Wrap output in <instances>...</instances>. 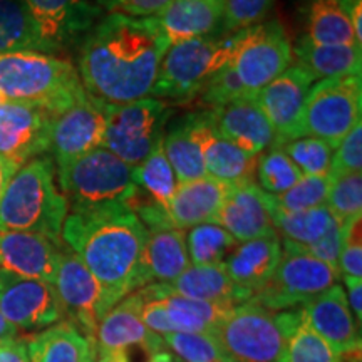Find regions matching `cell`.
<instances>
[{
  "label": "cell",
  "instance_id": "obj_43",
  "mask_svg": "<svg viewBox=\"0 0 362 362\" xmlns=\"http://www.w3.org/2000/svg\"><path fill=\"white\" fill-rule=\"evenodd\" d=\"M163 341L185 362H228L218 341L210 334L170 332Z\"/></svg>",
  "mask_w": 362,
  "mask_h": 362
},
{
  "label": "cell",
  "instance_id": "obj_45",
  "mask_svg": "<svg viewBox=\"0 0 362 362\" xmlns=\"http://www.w3.org/2000/svg\"><path fill=\"white\" fill-rule=\"evenodd\" d=\"M275 0H223L225 33H237L264 21Z\"/></svg>",
  "mask_w": 362,
  "mask_h": 362
},
{
  "label": "cell",
  "instance_id": "obj_11",
  "mask_svg": "<svg viewBox=\"0 0 362 362\" xmlns=\"http://www.w3.org/2000/svg\"><path fill=\"white\" fill-rule=\"evenodd\" d=\"M52 285L61 302L62 314L67 317L66 320L94 341L99 322L112 307L94 275L69 248H64L61 253Z\"/></svg>",
  "mask_w": 362,
  "mask_h": 362
},
{
  "label": "cell",
  "instance_id": "obj_1",
  "mask_svg": "<svg viewBox=\"0 0 362 362\" xmlns=\"http://www.w3.org/2000/svg\"><path fill=\"white\" fill-rule=\"evenodd\" d=\"M170 45L155 17L107 13L81 45V83L90 96L106 104L149 98Z\"/></svg>",
  "mask_w": 362,
  "mask_h": 362
},
{
  "label": "cell",
  "instance_id": "obj_17",
  "mask_svg": "<svg viewBox=\"0 0 362 362\" xmlns=\"http://www.w3.org/2000/svg\"><path fill=\"white\" fill-rule=\"evenodd\" d=\"M54 116L25 106V104L0 103V156L24 163L42 156L51 146Z\"/></svg>",
  "mask_w": 362,
  "mask_h": 362
},
{
  "label": "cell",
  "instance_id": "obj_39",
  "mask_svg": "<svg viewBox=\"0 0 362 362\" xmlns=\"http://www.w3.org/2000/svg\"><path fill=\"white\" fill-rule=\"evenodd\" d=\"M332 185V176H302L300 180L280 194L265 193L270 205L284 211H304L324 206Z\"/></svg>",
  "mask_w": 362,
  "mask_h": 362
},
{
  "label": "cell",
  "instance_id": "obj_13",
  "mask_svg": "<svg viewBox=\"0 0 362 362\" xmlns=\"http://www.w3.org/2000/svg\"><path fill=\"white\" fill-rule=\"evenodd\" d=\"M0 314L22 330L47 329L64 319L52 284L0 270Z\"/></svg>",
  "mask_w": 362,
  "mask_h": 362
},
{
  "label": "cell",
  "instance_id": "obj_9",
  "mask_svg": "<svg viewBox=\"0 0 362 362\" xmlns=\"http://www.w3.org/2000/svg\"><path fill=\"white\" fill-rule=\"evenodd\" d=\"M362 78L347 76L314 83L298 121L297 138L310 136L336 149L362 123Z\"/></svg>",
  "mask_w": 362,
  "mask_h": 362
},
{
  "label": "cell",
  "instance_id": "obj_41",
  "mask_svg": "<svg viewBox=\"0 0 362 362\" xmlns=\"http://www.w3.org/2000/svg\"><path fill=\"white\" fill-rule=\"evenodd\" d=\"M304 176L330 175V161L334 149L322 139L302 136L279 144Z\"/></svg>",
  "mask_w": 362,
  "mask_h": 362
},
{
  "label": "cell",
  "instance_id": "obj_5",
  "mask_svg": "<svg viewBox=\"0 0 362 362\" xmlns=\"http://www.w3.org/2000/svg\"><path fill=\"white\" fill-rule=\"evenodd\" d=\"M247 34L248 27L237 33L171 44L163 57L149 98L189 101L198 96L208 81L232 64Z\"/></svg>",
  "mask_w": 362,
  "mask_h": 362
},
{
  "label": "cell",
  "instance_id": "obj_14",
  "mask_svg": "<svg viewBox=\"0 0 362 362\" xmlns=\"http://www.w3.org/2000/svg\"><path fill=\"white\" fill-rule=\"evenodd\" d=\"M106 134V103L89 94L83 101L54 117L51 129L52 161L56 170L76 158L103 148Z\"/></svg>",
  "mask_w": 362,
  "mask_h": 362
},
{
  "label": "cell",
  "instance_id": "obj_10",
  "mask_svg": "<svg viewBox=\"0 0 362 362\" xmlns=\"http://www.w3.org/2000/svg\"><path fill=\"white\" fill-rule=\"evenodd\" d=\"M168 116L166 103L155 98H143L126 104H106L103 148L134 168L163 138Z\"/></svg>",
  "mask_w": 362,
  "mask_h": 362
},
{
  "label": "cell",
  "instance_id": "obj_26",
  "mask_svg": "<svg viewBox=\"0 0 362 362\" xmlns=\"http://www.w3.org/2000/svg\"><path fill=\"white\" fill-rule=\"evenodd\" d=\"M155 21L170 44L214 35L223 22V0H170Z\"/></svg>",
  "mask_w": 362,
  "mask_h": 362
},
{
  "label": "cell",
  "instance_id": "obj_31",
  "mask_svg": "<svg viewBox=\"0 0 362 362\" xmlns=\"http://www.w3.org/2000/svg\"><path fill=\"white\" fill-rule=\"evenodd\" d=\"M296 59L298 67L317 79H337L361 76L362 47L352 45H319L305 37L297 44Z\"/></svg>",
  "mask_w": 362,
  "mask_h": 362
},
{
  "label": "cell",
  "instance_id": "obj_15",
  "mask_svg": "<svg viewBox=\"0 0 362 362\" xmlns=\"http://www.w3.org/2000/svg\"><path fill=\"white\" fill-rule=\"evenodd\" d=\"M188 124L198 143L206 175L226 185L255 183L257 156L243 151L216 128L210 111L188 115Z\"/></svg>",
  "mask_w": 362,
  "mask_h": 362
},
{
  "label": "cell",
  "instance_id": "obj_56",
  "mask_svg": "<svg viewBox=\"0 0 362 362\" xmlns=\"http://www.w3.org/2000/svg\"><path fill=\"white\" fill-rule=\"evenodd\" d=\"M148 362H181V361L176 359V357L173 354H170V352L158 351L153 356H149Z\"/></svg>",
  "mask_w": 362,
  "mask_h": 362
},
{
  "label": "cell",
  "instance_id": "obj_23",
  "mask_svg": "<svg viewBox=\"0 0 362 362\" xmlns=\"http://www.w3.org/2000/svg\"><path fill=\"white\" fill-rule=\"evenodd\" d=\"M216 128L243 151L259 156L275 143V133L255 96H243L211 110Z\"/></svg>",
  "mask_w": 362,
  "mask_h": 362
},
{
  "label": "cell",
  "instance_id": "obj_55",
  "mask_svg": "<svg viewBox=\"0 0 362 362\" xmlns=\"http://www.w3.org/2000/svg\"><path fill=\"white\" fill-rule=\"evenodd\" d=\"M96 362H129L128 352H107L96 357Z\"/></svg>",
  "mask_w": 362,
  "mask_h": 362
},
{
  "label": "cell",
  "instance_id": "obj_37",
  "mask_svg": "<svg viewBox=\"0 0 362 362\" xmlns=\"http://www.w3.org/2000/svg\"><path fill=\"white\" fill-rule=\"evenodd\" d=\"M238 240L215 223H203L189 228L187 250L189 264L197 267L221 265L238 247Z\"/></svg>",
  "mask_w": 362,
  "mask_h": 362
},
{
  "label": "cell",
  "instance_id": "obj_16",
  "mask_svg": "<svg viewBox=\"0 0 362 362\" xmlns=\"http://www.w3.org/2000/svg\"><path fill=\"white\" fill-rule=\"evenodd\" d=\"M49 52L88 34L101 17V8L90 0H21Z\"/></svg>",
  "mask_w": 362,
  "mask_h": 362
},
{
  "label": "cell",
  "instance_id": "obj_7",
  "mask_svg": "<svg viewBox=\"0 0 362 362\" xmlns=\"http://www.w3.org/2000/svg\"><path fill=\"white\" fill-rule=\"evenodd\" d=\"M56 173L71 208L129 203L138 192L131 180V166L106 148L76 158Z\"/></svg>",
  "mask_w": 362,
  "mask_h": 362
},
{
  "label": "cell",
  "instance_id": "obj_12",
  "mask_svg": "<svg viewBox=\"0 0 362 362\" xmlns=\"http://www.w3.org/2000/svg\"><path fill=\"white\" fill-rule=\"evenodd\" d=\"M293 49L277 21L248 27V34L232 66L248 94L255 96L262 88L292 66Z\"/></svg>",
  "mask_w": 362,
  "mask_h": 362
},
{
  "label": "cell",
  "instance_id": "obj_30",
  "mask_svg": "<svg viewBox=\"0 0 362 362\" xmlns=\"http://www.w3.org/2000/svg\"><path fill=\"white\" fill-rule=\"evenodd\" d=\"M148 288L161 300L173 332H198L214 336L226 312L232 309L180 296L171 291L168 284H149Z\"/></svg>",
  "mask_w": 362,
  "mask_h": 362
},
{
  "label": "cell",
  "instance_id": "obj_48",
  "mask_svg": "<svg viewBox=\"0 0 362 362\" xmlns=\"http://www.w3.org/2000/svg\"><path fill=\"white\" fill-rule=\"evenodd\" d=\"M344 243V228L339 223H334L329 228V232L320 237L317 242L310 243V245H300L302 250L309 253V255L315 257V259L325 262L330 267L339 270V257H341ZM341 274V272H339Z\"/></svg>",
  "mask_w": 362,
  "mask_h": 362
},
{
  "label": "cell",
  "instance_id": "obj_6",
  "mask_svg": "<svg viewBox=\"0 0 362 362\" xmlns=\"http://www.w3.org/2000/svg\"><path fill=\"white\" fill-rule=\"evenodd\" d=\"M300 319V309L274 312L248 300L226 312L214 336L228 362H282Z\"/></svg>",
  "mask_w": 362,
  "mask_h": 362
},
{
  "label": "cell",
  "instance_id": "obj_18",
  "mask_svg": "<svg viewBox=\"0 0 362 362\" xmlns=\"http://www.w3.org/2000/svg\"><path fill=\"white\" fill-rule=\"evenodd\" d=\"M315 79L298 66H291L265 88L255 94L275 133V143L280 144L297 138L298 121L309 90Z\"/></svg>",
  "mask_w": 362,
  "mask_h": 362
},
{
  "label": "cell",
  "instance_id": "obj_8",
  "mask_svg": "<svg viewBox=\"0 0 362 362\" xmlns=\"http://www.w3.org/2000/svg\"><path fill=\"white\" fill-rule=\"evenodd\" d=\"M282 259L250 302L274 312L300 309L341 279L337 269L302 250L298 243L280 240Z\"/></svg>",
  "mask_w": 362,
  "mask_h": 362
},
{
  "label": "cell",
  "instance_id": "obj_20",
  "mask_svg": "<svg viewBox=\"0 0 362 362\" xmlns=\"http://www.w3.org/2000/svg\"><path fill=\"white\" fill-rule=\"evenodd\" d=\"M143 298L136 291L119 300L112 309L103 317L98 325L94 346L96 357L107 352H128L133 347L146 351L153 356L158 351H163L165 341L161 336L151 332L143 324L141 310Z\"/></svg>",
  "mask_w": 362,
  "mask_h": 362
},
{
  "label": "cell",
  "instance_id": "obj_32",
  "mask_svg": "<svg viewBox=\"0 0 362 362\" xmlns=\"http://www.w3.org/2000/svg\"><path fill=\"white\" fill-rule=\"evenodd\" d=\"M305 35L307 40L319 45L357 44L346 12L337 0H305ZM361 45V44H357ZM362 47V45H361Z\"/></svg>",
  "mask_w": 362,
  "mask_h": 362
},
{
  "label": "cell",
  "instance_id": "obj_47",
  "mask_svg": "<svg viewBox=\"0 0 362 362\" xmlns=\"http://www.w3.org/2000/svg\"><path fill=\"white\" fill-rule=\"evenodd\" d=\"M344 243L339 257V272L347 277L362 279V235L361 218L344 225Z\"/></svg>",
  "mask_w": 362,
  "mask_h": 362
},
{
  "label": "cell",
  "instance_id": "obj_36",
  "mask_svg": "<svg viewBox=\"0 0 362 362\" xmlns=\"http://www.w3.org/2000/svg\"><path fill=\"white\" fill-rule=\"evenodd\" d=\"M163 149L178 183H187V181L206 176L200 146L194 141L188 117H185L173 129L163 134Z\"/></svg>",
  "mask_w": 362,
  "mask_h": 362
},
{
  "label": "cell",
  "instance_id": "obj_28",
  "mask_svg": "<svg viewBox=\"0 0 362 362\" xmlns=\"http://www.w3.org/2000/svg\"><path fill=\"white\" fill-rule=\"evenodd\" d=\"M30 362H94L96 346L69 320H59L27 339Z\"/></svg>",
  "mask_w": 362,
  "mask_h": 362
},
{
  "label": "cell",
  "instance_id": "obj_53",
  "mask_svg": "<svg viewBox=\"0 0 362 362\" xmlns=\"http://www.w3.org/2000/svg\"><path fill=\"white\" fill-rule=\"evenodd\" d=\"M21 168L19 163L8 160L6 156H0V202H2L4 193H6L7 185L11 183L12 176Z\"/></svg>",
  "mask_w": 362,
  "mask_h": 362
},
{
  "label": "cell",
  "instance_id": "obj_44",
  "mask_svg": "<svg viewBox=\"0 0 362 362\" xmlns=\"http://www.w3.org/2000/svg\"><path fill=\"white\" fill-rule=\"evenodd\" d=\"M243 96H252V94H248L247 89L243 88V84L240 83L237 72H235L232 64L221 69L218 74H215L205 84V88L200 90V94H198L200 103L210 107L208 111L225 106V104Z\"/></svg>",
  "mask_w": 362,
  "mask_h": 362
},
{
  "label": "cell",
  "instance_id": "obj_21",
  "mask_svg": "<svg viewBox=\"0 0 362 362\" xmlns=\"http://www.w3.org/2000/svg\"><path fill=\"white\" fill-rule=\"evenodd\" d=\"M64 248L30 232H0V270L54 284Z\"/></svg>",
  "mask_w": 362,
  "mask_h": 362
},
{
  "label": "cell",
  "instance_id": "obj_40",
  "mask_svg": "<svg viewBox=\"0 0 362 362\" xmlns=\"http://www.w3.org/2000/svg\"><path fill=\"white\" fill-rule=\"evenodd\" d=\"M325 206L341 226L362 218V171L332 176Z\"/></svg>",
  "mask_w": 362,
  "mask_h": 362
},
{
  "label": "cell",
  "instance_id": "obj_46",
  "mask_svg": "<svg viewBox=\"0 0 362 362\" xmlns=\"http://www.w3.org/2000/svg\"><path fill=\"white\" fill-rule=\"evenodd\" d=\"M362 171V123L356 126L332 153L330 176Z\"/></svg>",
  "mask_w": 362,
  "mask_h": 362
},
{
  "label": "cell",
  "instance_id": "obj_54",
  "mask_svg": "<svg viewBox=\"0 0 362 362\" xmlns=\"http://www.w3.org/2000/svg\"><path fill=\"white\" fill-rule=\"evenodd\" d=\"M19 334V329L16 327V325H12L8 320L0 314V344L7 342V341H12V339L19 337L17 336Z\"/></svg>",
  "mask_w": 362,
  "mask_h": 362
},
{
  "label": "cell",
  "instance_id": "obj_42",
  "mask_svg": "<svg viewBox=\"0 0 362 362\" xmlns=\"http://www.w3.org/2000/svg\"><path fill=\"white\" fill-rule=\"evenodd\" d=\"M282 362H341V357L300 319L288 337Z\"/></svg>",
  "mask_w": 362,
  "mask_h": 362
},
{
  "label": "cell",
  "instance_id": "obj_29",
  "mask_svg": "<svg viewBox=\"0 0 362 362\" xmlns=\"http://www.w3.org/2000/svg\"><path fill=\"white\" fill-rule=\"evenodd\" d=\"M168 285L171 291L180 296L221 307L245 304L252 298L232 282L223 264L210 267L189 265L178 279Z\"/></svg>",
  "mask_w": 362,
  "mask_h": 362
},
{
  "label": "cell",
  "instance_id": "obj_4",
  "mask_svg": "<svg viewBox=\"0 0 362 362\" xmlns=\"http://www.w3.org/2000/svg\"><path fill=\"white\" fill-rule=\"evenodd\" d=\"M52 158L24 163L7 185L0 202V232H30L62 245V225L69 202L57 187Z\"/></svg>",
  "mask_w": 362,
  "mask_h": 362
},
{
  "label": "cell",
  "instance_id": "obj_24",
  "mask_svg": "<svg viewBox=\"0 0 362 362\" xmlns=\"http://www.w3.org/2000/svg\"><path fill=\"white\" fill-rule=\"evenodd\" d=\"M189 265L187 233L183 230L163 228L148 232L139 260L138 287L143 288L149 284H171Z\"/></svg>",
  "mask_w": 362,
  "mask_h": 362
},
{
  "label": "cell",
  "instance_id": "obj_27",
  "mask_svg": "<svg viewBox=\"0 0 362 362\" xmlns=\"http://www.w3.org/2000/svg\"><path fill=\"white\" fill-rule=\"evenodd\" d=\"M282 259L280 237H264L238 243L225 260V270L232 282L253 297L269 282Z\"/></svg>",
  "mask_w": 362,
  "mask_h": 362
},
{
  "label": "cell",
  "instance_id": "obj_57",
  "mask_svg": "<svg viewBox=\"0 0 362 362\" xmlns=\"http://www.w3.org/2000/svg\"><path fill=\"white\" fill-rule=\"evenodd\" d=\"M341 362H361V352H356V354H349L341 357Z\"/></svg>",
  "mask_w": 362,
  "mask_h": 362
},
{
  "label": "cell",
  "instance_id": "obj_50",
  "mask_svg": "<svg viewBox=\"0 0 362 362\" xmlns=\"http://www.w3.org/2000/svg\"><path fill=\"white\" fill-rule=\"evenodd\" d=\"M344 284L347 287V304H349V309L354 315L356 324L359 325L362 324V279H356V277H347V275H342Z\"/></svg>",
  "mask_w": 362,
  "mask_h": 362
},
{
  "label": "cell",
  "instance_id": "obj_52",
  "mask_svg": "<svg viewBox=\"0 0 362 362\" xmlns=\"http://www.w3.org/2000/svg\"><path fill=\"white\" fill-rule=\"evenodd\" d=\"M337 2L354 29L357 44L362 45V0H337Z\"/></svg>",
  "mask_w": 362,
  "mask_h": 362
},
{
  "label": "cell",
  "instance_id": "obj_58",
  "mask_svg": "<svg viewBox=\"0 0 362 362\" xmlns=\"http://www.w3.org/2000/svg\"><path fill=\"white\" fill-rule=\"evenodd\" d=\"M0 103H4V99H2V96H0Z\"/></svg>",
  "mask_w": 362,
  "mask_h": 362
},
{
  "label": "cell",
  "instance_id": "obj_35",
  "mask_svg": "<svg viewBox=\"0 0 362 362\" xmlns=\"http://www.w3.org/2000/svg\"><path fill=\"white\" fill-rule=\"evenodd\" d=\"M131 180L153 202H156L163 208H168L175 189L178 187V181H176L170 161L166 160L165 149H163V138L155 144L151 153L144 158V161L131 168Z\"/></svg>",
  "mask_w": 362,
  "mask_h": 362
},
{
  "label": "cell",
  "instance_id": "obj_33",
  "mask_svg": "<svg viewBox=\"0 0 362 362\" xmlns=\"http://www.w3.org/2000/svg\"><path fill=\"white\" fill-rule=\"evenodd\" d=\"M265 202L269 206L272 225H274L279 237L291 240L298 245H310V243L317 242L329 232L330 226L336 223L325 205L304 211H284L270 205L267 197Z\"/></svg>",
  "mask_w": 362,
  "mask_h": 362
},
{
  "label": "cell",
  "instance_id": "obj_25",
  "mask_svg": "<svg viewBox=\"0 0 362 362\" xmlns=\"http://www.w3.org/2000/svg\"><path fill=\"white\" fill-rule=\"evenodd\" d=\"M230 188L232 185L208 175L187 183H178L166 208L170 225L185 232L193 226L214 223Z\"/></svg>",
  "mask_w": 362,
  "mask_h": 362
},
{
  "label": "cell",
  "instance_id": "obj_3",
  "mask_svg": "<svg viewBox=\"0 0 362 362\" xmlns=\"http://www.w3.org/2000/svg\"><path fill=\"white\" fill-rule=\"evenodd\" d=\"M0 96L56 117L89 93L69 61L52 54L22 51L0 54Z\"/></svg>",
  "mask_w": 362,
  "mask_h": 362
},
{
  "label": "cell",
  "instance_id": "obj_22",
  "mask_svg": "<svg viewBox=\"0 0 362 362\" xmlns=\"http://www.w3.org/2000/svg\"><path fill=\"white\" fill-rule=\"evenodd\" d=\"M214 223L225 228L240 243L277 235L272 225L265 193L257 183L230 188Z\"/></svg>",
  "mask_w": 362,
  "mask_h": 362
},
{
  "label": "cell",
  "instance_id": "obj_51",
  "mask_svg": "<svg viewBox=\"0 0 362 362\" xmlns=\"http://www.w3.org/2000/svg\"><path fill=\"white\" fill-rule=\"evenodd\" d=\"M0 362H30L27 339L16 337L0 344Z\"/></svg>",
  "mask_w": 362,
  "mask_h": 362
},
{
  "label": "cell",
  "instance_id": "obj_49",
  "mask_svg": "<svg viewBox=\"0 0 362 362\" xmlns=\"http://www.w3.org/2000/svg\"><path fill=\"white\" fill-rule=\"evenodd\" d=\"M98 7L107 13L129 17H153L165 8L170 0H96Z\"/></svg>",
  "mask_w": 362,
  "mask_h": 362
},
{
  "label": "cell",
  "instance_id": "obj_2",
  "mask_svg": "<svg viewBox=\"0 0 362 362\" xmlns=\"http://www.w3.org/2000/svg\"><path fill=\"white\" fill-rule=\"evenodd\" d=\"M146 226L128 203L71 208L61 240L88 267L111 307L138 291Z\"/></svg>",
  "mask_w": 362,
  "mask_h": 362
},
{
  "label": "cell",
  "instance_id": "obj_34",
  "mask_svg": "<svg viewBox=\"0 0 362 362\" xmlns=\"http://www.w3.org/2000/svg\"><path fill=\"white\" fill-rule=\"evenodd\" d=\"M34 51L51 54L21 0H0V54Z\"/></svg>",
  "mask_w": 362,
  "mask_h": 362
},
{
  "label": "cell",
  "instance_id": "obj_19",
  "mask_svg": "<svg viewBox=\"0 0 362 362\" xmlns=\"http://www.w3.org/2000/svg\"><path fill=\"white\" fill-rule=\"evenodd\" d=\"M300 310L304 322L329 344L337 357L361 352V327L341 285H332Z\"/></svg>",
  "mask_w": 362,
  "mask_h": 362
},
{
  "label": "cell",
  "instance_id": "obj_38",
  "mask_svg": "<svg viewBox=\"0 0 362 362\" xmlns=\"http://www.w3.org/2000/svg\"><path fill=\"white\" fill-rule=\"evenodd\" d=\"M300 170L284 153L279 144H272L264 153L257 156L255 180L259 181L262 192L269 194H280L292 188L302 178Z\"/></svg>",
  "mask_w": 362,
  "mask_h": 362
}]
</instances>
